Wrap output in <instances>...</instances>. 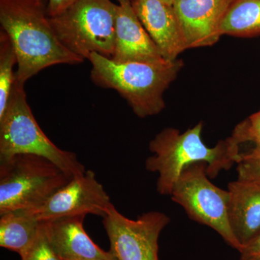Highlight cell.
I'll return each mask as SVG.
<instances>
[{
	"label": "cell",
	"mask_w": 260,
	"mask_h": 260,
	"mask_svg": "<svg viewBox=\"0 0 260 260\" xmlns=\"http://www.w3.org/2000/svg\"><path fill=\"white\" fill-rule=\"evenodd\" d=\"M88 60L92 64V81L98 86L116 90L140 118L162 112L164 91L183 65L181 60L117 62L97 53L90 54Z\"/></svg>",
	"instance_id": "3957f363"
},
{
	"label": "cell",
	"mask_w": 260,
	"mask_h": 260,
	"mask_svg": "<svg viewBox=\"0 0 260 260\" xmlns=\"http://www.w3.org/2000/svg\"><path fill=\"white\" fill-rule=\"evenodd\" d=\"M42 1L45 2V1H46V0H42Z\"/></svg>",
	"instance_id": "83f0119b"
},
{
	"label": "cell",
	"mask_w": 260,
	"mask_h": 260,
	"mask_svg": "<svg viewBox=\"0 0 260 260\" xmlns=\"http://www.w3.org/2000/svg\"><path fill=\"white\" fill-rule=\"evenodd\" d=\"M111 59L117 62L158 63L167 61L130 3L118 5L115 44Z\"/></svg>",
	"instance_id": "4fadbf2b"
},
{
	"label": "cell",
	"mask_w": 260,
	"mask_h": 260,
	"mask_svg": "<svg viewBox=\"0 0 260 260\" xmlns=\"http://www.w3.org/2000/svg\"><path fill=\"white\" fill-rule=\"evenodd\" d=\"M119 2V4H124V3H130L132 4L134 0H117Z\"/></svg>",
	"instance_id": "cb8c5ba5"
},
{
	"label": "cell",
	"mask_w": 260,
	"mask_h": 260,
	"mask_svg": "<svg viewBox=\"0 0 260 260\" xmlns=\"http://www.w3.org/2000/svg\"><path fill=\"white\" fill-rule=\"evenodd\" d=\"M117 9L111 0H77L49 20L63 45L76 55L88 59L97 53L112 58Z\"/></svg>",
	"instance_id": "5b68a950"
},
{
	"label": "cell",
	"mask_w": 260,
	"mask_h": 260,
	"mask_svg": "<svg viewBox=\"0 0 260 260\" xmlns=\"http://www.w3.org/2000/svg\"><path fill=\"white\" fill-rule=\"evenodd\" d=\"M20 258L21 260H62L51 247L43 221L35 242Z\"/></svg>",
	"instance_id": "ac0fdd59"
},
{
	"label": "cell",
	"mask_w": 260,
	"mask_h": 260,
	"mask_svg": "<svg viewBox=\"0 0 260 260\" xmlns=\"http://www.w3.org/2000/svg\"><path fill=\"white\" fill-rule=\"evenodd\" d=\"M203 126L199 122L184 133L167 128L150 142L149 149L153 155L147 158L145 167L158 173L159 194L171 195L181 172L191 164L205 162L208 177L215 178L240 160V144L234 136L209 148L202 140Z\"/></svg>",
	"instance_id": "7a4b0ae2"
},
{
	"label": "cell",
	"mask_w": 260,
	"mask_h": 260,
	"mask_svg": "<svg viewBox=\"0 0 260 260\" xmlns=\"http://www.w3.org/2000/svg\"><path fill=\"white\" fill-rule=\"evenodd\" d=\"M18 64L15 49L8 34L0 31V117L8 107L12 90L14 85V67Z\"/></svg>",
	"instance_id": "e0dca14e"
},
{
	"label": "cell",
	"mask_w": 260,
	"mask_h": 260,
	"mask_svg": "<svg viewBox=\"0 0 260 260\" xmlns=\"http://www.w3.org/2000/svg\"><path fill=\"white\" fill-rule=\"evenodd\" d=\"M76 1L77 0H49L47 8L48 15L49 17H54L60 14Z\"/></svg>",
	"instance_id": "44dd1931"
},
{
	"label": "cell",
	"mask_w": 260,
	"mask_h": 260,
	"mask_svg": "<svg viewBox=\"0 0 260 260\" xmlns=\"http://www.w3.org/2000/svg\"><path fill=\"white\" fill-rule=\"evenodd\" d=\"M110 198L95 173L86 170L37 208L25 209L39 221L88 214L104 218L112 206Z\"/></svg>",
	"instance_id": "9c48e42d"
},
{
	"label": "cell",
	"mask_w": 260,
	"mask_h": 260,
	"mask_svg": "<svg viewBox=\"0 0 260 260\" xmlns=\"http://www.w3.org/2000/svg\"><path fill=\"white\" fill-rule=\"evenodd\" d=\"M228 190L229 223L240 252L260 235V186L238 179L229 184Z\"/></svg>",
	"instance_id": "5bb4252c"
},
{
	"label": "cell",
	"mask_w": 260,
	"mask_h": 260,
	"mask_svg": "<svg viewBox=\"0 0 260 260\" xmlns=\"http://www.w3.org/2000/svg\"><path fill=\"white\" fill-rule=\"evenodd\" d=\"M0 246L22 256L35 242L41 223L27 210L0 215Z\"/></svg>",
	"instance_id": "9a60e30c"
},
{
	"label": "cell",
	"mask_w": 260,
	"mask_h": 260,
	"mask_svg": "<svg viewBox=\"0 0 260 260\" xmlns=\"http://www.w3.org/2000/svg\"><path fill=\"white\" fill-rule=\"evenodd\" d=\"M220 34L250 37L260 34V0H234L224 15Z\"/></svg>",
	"instance_id": "2e32d148"
},
{
	"label": "cell",
	"mask_w": 260,
	"mask_h": 260,
	"mask_svg": "<svg viewBox=\"0 0 260 260\" xmlns=\"http://www.w3.org/2000/svg\"><path fill=\"white\" fill-rule=\"evenodd\" d=\"M234 0H174L172 6L186 49L213 45L221 34L224 15Z\"/></svg>",
	"instance_id": "30bf717a"
},
{
	"label": "cell",
	"mask_w": 260,
	"mask_h": 260,
	"mask_svg": "<svg viewBox=\"0 0 260 260\" xmlns=\"http://www.w3.org/2000/svg\"><path fill=\"white\" fill-rule=\"evenodd\" d=\"M71 179L39 155L17 154L0 160V215L39 207Z\"/></svg>",
	"instance_id": "8992f818"
},
{
	"label": "cell",
	"mask_w": 260,
	"mask_h": 260,
	"mask_svg": "<svg viewBox=\"0 0 260 260\" xmlns=\"http://www.w3.org/2000/svg\"><path fill=\"white\" fill-rule=\"evenodd\" d=\"M207 164L187 166L174 185L171 198L181 205L189 217L208 225L238 251L241 246L233 234L229 220V190L214 185L207 174Z\"/></svg>",
	"instance_id": "52a82bcc"
},
{
	"label": "cell",
	"mask_w": 260,
	"mask_h": 260,
	"mask_svg": "<svg viewBox=\"0 0 260 260\" xmlns=\"http://www.w3.org/2000/svg\"><path fill=\"white\" fill-rule=\"evenodd\" d=\"M160 1L164 2V3H167V4L172 5L174 0H160Z\"/></svg>",
	"instance_id": "d4e9b609"
},
{
	"label": "cell",
	"mask_w": 260,
	"mask_h": 260,
	"mask_svg": "<svg viewBox=\"0 0 260 260\" xmlns=\"http://www.w3.org/2000/svg\"><path fill=\"white\" fill-rule=\"evenodd\" d=\"M232 135L239 144L251 141L255 143L256 147L260 148V112L237 126Z\"/></svg>",
	"instance_id": "ffe728a7"
},
{
	"label": "cell",
	"mask_w": 260,
	"mask_h": 260,
	"mask_svg": "<svg viewBox=\"0 0 260 260\" xmlns=\"http://www.w3.org/2000/svg\"><path fill=\"white\" fill-rule=\"evenodd\" d=\"M241 257L260 255V235L249 243L240 251Z\"/></svg>",
	"instance_id": "7402d4cb"
},
{
	"label": "cell",
	"mask_w": 260,
	"mask_h": 260,
	"mask_svg": "<svg viewBox=\"0 0 260 260\" xmlns=\"http://www.w3.org/2000/svg\"><path fill=\"white\" fill-rule=\"evenodd\" d=\"M237 164L238 179L260 186V153L253 150L249 153H241L240 160Z\"/></svg>",
	"instance_id": "d6986e66"
},
{
	"label": "cell",
	"mask_w": 260,
	"mask_h": 260,
	"mask_svg": "<svg viewBox=\"0 0 260 260\" xmlns=\"http://www.w3.org/2000/svg\"><path fill=\"white\" fill-rule=\"evenodd\" d=\"M17 154L44 157L70 178L86 172L76 154L58 148L44 134L27 102L24 85L15 80L8 107L0 117V160Z\"/></svg>",
	"instance_id": "277c9868"
},
{
	"label": "cell",
	"mask_w": 260,
	"mask_h": 260,
	"mask_svg": "<svg viewBox=\"0 0 260 260\" xmlns=\"http://www.w3.org/2000/svg\"><path fill=\"white\" fill-rule=\"evenodd\" d=\"M132 6L162 57L169 61L177 60L186 48L172 5L160 0H134Z\"/></svg>",
	"instance_id": "8fae6325"
},
{
	"label": "cell",
	"mask_w": 260,
	"mask_h": 260,
	"mask_svg": "<svg viewBox=\"0 0 260 260\" xmlns=\"http://www.w3.org/2000/svg\"><path fill=\"white\" fill-rule=\"evenodd\" d=\"M102 223L110 242L111 252L117 260H159V237L170 218L165 213L152 211L133 220L112 204Z\"/></svg>",
	"instance_id": "ba28073f"
},
{
	"label": "cell",
	"mask_w": 260,
	"mask_h": 260,
	"mask_svg": "<svg viewBox=\"0 0 260 260\" xmlns=\"http://www.w3.org/2000/svg\"><path fill=\"white\" fill-rule=\"evenodd\" d=\"M0 23L14 47L15 80L22 85L49 67L84 61L60 42L42 0H0Z\"/></svg>",
	"instance_id": "6da1fadb"
},
{
	"label": "cell",
	"mask_w": 260,
	"mask_h": 260,
	"mask_svg": "<svg viewBox=\"0 0 260 260\" xmlns=\"http://www.w3.org/2000/svg\"><path fill=\"white\" fill-rule=\"evenodd\" d=\"M241 260H260V255L249 256V257H241Z\"/></svg>",
	"instance_id": "603a6c76"
},
{
	"label": "cell",
	"mask_w": 260,
	"mask_h": 260,
	"mask_svg": "<svg viewBox=\"0 0 260 260\" xmlns=\"http://www.w3.org/2000/svg\"><path fill=\"white\" fill-rule=\"evenodd\" d=\"M86 215L62 217L43 221L51 247L62 260L117 259L101 249L83 227Z\"/></svg>",
	"instance_id": "7c38bea8"
},
{
	"label": "cell",
	"mask_w": 260,
	"mask_h": 260,
	"mask_svg": "<svg viewBox=\"0 0 260 260\" xmlns=\"http://www.w3.org/2000/svg\"><path fill=\"white\" fill-rule=\"evenodd\" d=\"M92 260H109V259H92ZM115 260H117V259H115Z\"/></svg>",
	"instance_id": "4316f807"
},
{
	"label": "cell",
	"mask_w": 260,
	"mask_h": 260,
	"mask_svg": "<svg viewBox=\"0 0 260 260\" xmlns=\"http://www.w3.org/2000/svg\"><path fill=\"white\" fill-rule=\"evenodd\" d=\"M253 151L258 152V153H260V148H258V147H255L254 149H252Z\"/></svg>",
	"instance_id": "484cf974"
}]
</instances>
